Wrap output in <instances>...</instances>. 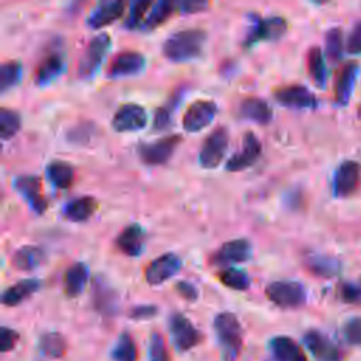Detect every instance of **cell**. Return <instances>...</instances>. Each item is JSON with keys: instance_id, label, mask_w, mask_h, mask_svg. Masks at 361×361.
I'll list each match as a JSON object with an SVG mask.
<instances>
[{"instance_id": "cell-1", "label": "cell", "mask_w": 361, "mask_h": 361, "mask_svg": "<svg viewBox=\"0 0 361 361\" xmlns=\"http://www.w3.org/2000/svg\"><path fill=\"white\" fill-rule=\"evenodd\" d=\"M206 32L200 28L178 30L168 35L161 47L164 56L171 62H186L202 55Z\"/></svg>"}, {"instance_id": "cell-2", "label": "cell", "mask_w": 361, "mask_h": 361, "mask_svg": "<svg viewBox=\"0 0 361 361\" xmlns=\"http://www.w3.org/2000/svg\"><path fill=\"white\" fill-rule=\"evenodd\" d=\"M213 327L221 348L224 361H235L243 345V329L237 316L231 312H220L213 320Z\"/></svg>"}, {"instance_id": "cell-3", "label": "cell", "mask_w": 361, "mask_h": 361, "mask_svg": "<svg viewBox=\"0 0 361 361\" xmlns=\"http://www.w3.org/2000/svg\"><path fill=\"white\" fill-rule=\"evenodd\" d=\"M251 28L248 30L243 45L250 48L261 41H276L288 30V21L281 16L259 17L258 14H250Z\"/></svg>"}, {"instance_id": "cell-4", "label": "cell", "mask_w": 361, "mask_h": 361, "mask_svg": "<svg viewBox=\"0 0 361 361\" xmlns=\"http://www.w3.org/2000/svg\"><path fill=\"white\" fill-rule=\"evenodd\" d=\"M111 45V38L107 32L96 34L82 51L78 61V76L80 79L92 78L100 68L106 54Z\"/></svg>"}, {"instance_id": "cell-5", "label": "cell", "mask_w": 361, "mask_h": 361, "mask_svg": "<svg viewBox=\"0 0 361 361\" xmlns=\"http://www.w3.org/2000/svg\"><path fill=\"white\" fill-rule=\"evenodd\" d=\"M265 296L275 306L296 309L306 302V289L298 281H274L265 286Z\"/></svg>"}, {"instance_id": "cell-6", "label": "cell", "mask_w": 361, "mask_h": 361, "mask_svg": "<svg viewBox=\"0 0 361 361\" xmlns=\"http://www.w3.org/2000/svg\"><path fill=\"white\" fill-rule=\"evenodd\" d=\"M228 145V133L224 127L219 126L212 130L204 138L199 151V165L204 169H213L223 161Z\"/></svg>"}, {"instance_id": "cell-7", "label": "cell", "mask_w": 361, "mask_h": 361, "mask_svg": "<svg viewBox=\"0 0 361 361\" xmlns=\"http://www.w3.org/2000/svg\"><path fill=\"white\" fill-rule=\"evenodd\" d=\"M182 138L179 134H171L161 137L155 141L151 142H142L138 145L137 152L140 159L145 165L157 166V165H164L165 162L169 161L172 154L175 152L176 147L180 144Z\"/></svg>"}, {"instance_id": "cell-8", "label": "cell", "mask_w": 361, "mask_h": 361, "mask_svg": "<svg viewBox=\"0 0 361 361\" xmlns=\"http://www.w3.org/2000/svg\"><path fill=\"white\" fill-rule=\"evenodd\" d=\"M275 100L288 107L295 110H313L317 107V97L313 92H310L303 85H286L276 87L274 90Z\"/></svg>"}, {"instance_id": "cell-9", "label": "cell", "mask_w": 361, "mask_h": 361, "mask_svg": "<svg viewBox=\"0 0 361 361\" xmlns=\"http://www.w3.org/2000/svg\"><path fill=\"white\" fill-rule=\"evenodd\" d=\"M217 114V104L213 100L199 99L188 106L182 116V127L186 133H197L207 127Z\"/></svg>"}, {"instance_id": "cell-10", "label": "cell", "mask_w": 361, "mask_h": 361, "mask_svg": "<svg viewBox=\"0 0 361 361\" xmlns=\"http://www.w3.org/2000/svg\"><path fill=\"white\" fill-rule=\"evenodd\" d=\"M252 248L247 238H233L223 243L210 257V264L216 267H227L241 264L251 258Z\"/></svg>"}, {"instance_id": "cell-11", "label": "cell", "mask_w": 361, "mask_h": 361, "mask_svg": "<svg viewBox=\"0 0 361 361\" xmlns=\"http://www.w3.org/2000/svg\"><path fill=\"white\" fill-rule=\"evenodd\" d=\"M169 331L172 341L179 351H188L202 341L200 331L182 313H172L169 317Z\"/></svg>"}, {"instance_id": "cell-12", "label": "cell", "mask_w": 361, "mask_h": 361, "mask_svg": "<svg viewBox=\"0 0 361 361\" xmlns=\"http://www.w3.org/2000/svg\"><path fill=\"white\" fill-rule=\"evenodd\" d=\"M261 151L262 147L257 135L252 131H245L243 135L241 148L226 161V169L228 172H240L247 169L258 161Z\"/></svg>"}, {"instance_id": "cell-13", "label": "cell", "mask_w": 361, "mask_h": 361, "mask_svg": "<svg viewBox=\"0 0 361 361\" xmlns=\"http://www.w3.org/2000/svg\"><path fill=\"white\" fill-rule=\"evenodd\" d=\"M147 111L137 103L121 104L111 117V127L117 133L140 131L147 126Z\"/></svg>"}, {"instance_id": "cell-14", "label": "cell", "mask_w": 361, "mask_h": 361, "mask_svg": "<svg viewBox=\"0 0 361 361\" xmlns=\"http://www.w3.org/2000/svg\"><path fill=\"white\" fill-rule=\"evenodd\" d=\"M182 268V259L175 252H165L154 258L144 271V278L149 285H161Z\"/></svg>"}, {"instance_id": "cell-15", "label": "cell", "mask_w": 361, "mask_h": 361, "mask_svg": "<svg viewBox=\"0 0 361 361\" xmlns=\"http://www.w3.org/2000/svg\"><path fill=\"white\" fill-rule=\"evenodd\" d=\"M361 179V168L358 162L347 159L343 161L334 171L333 175V195L336 197H347L350 196L360 183Z\"/></svg>"}, {"instance_id": "cell-16", "label": "cell", "mask_w": 361, "mask_h": 361, "mask_svg": "<svg viewBox=\"0 0 361 361\" xmlns=\"http://www.w3.org/2000/svg\"><path fill=\"white\" fill-rule=\"evenodd\" d=\"M13 186L24 197L32 212L42 214L47 209V199L41 193V179L37 175H18L13 179Z\"/></svg>"}, {"instance_id": "cell-17", "label": "cell", "mask_w": 361, "mask_h": 361, "mask_svg": "<svg viewBox=\"0 0 361 361\" xmlns=\"http://www.w3.org/2000/svg\"><path fill=\"white\" fill-rule=\"evenodd\" d=\"M145 66V58L137 51H121L110 61L106 75L109 78H127L140 73Z\"/></svg>"}, {"instance_id": "cell-18", "label": "cell", "mask_w": 361, "mask_h": 361, "mask_svg": "<svg viewBox=\"0 0 361 361\" xmlns=\"http://www.w3.org/2000/svg\"><path fill=\"white\" fill-rule=\"evenodd\" d=\"M303 343L317 361H341L340 348L319 330H307Z\"/></svg>"}, {"instance_id": "cell-19", "label": "cell", "mask_w": 361, "mask_h": 361, "mask_svg": "<svg viewBox=\"0 0 361 361\" xmlns=\"http://www.w3.org/2000/svg\"><path fill=\"white\" fill-rule=\"evenodd\" d=\"M114 244L127 257H138L144 250L145 231L141 224L131 223L117 234Z\"/></svg>"}, {"instance_id": "cell-20", "label": "cell", "mask_w": 361, "mask_h": 361, "mask_svg": "<svg viewBox=\"0 0 361 361\" xmlns=\"http://www.w3.org/2000/svg\"><path fill=\"white\" fill-rule=\"evenodd\" d=\"M124 1L120 0H109V1H102L96 4V7L89 13L86 18L87 27L93 30L103 28L113 21L118 20L124 14Z\"/></svg>"}, {"instance_id": "cell-21", "label": "cell", "mask_w": 361, "mask_h": 361, "mask_svg": "<svg viewBox=\"0 0 361 361\" xmlns=\"http://www.w3.org/2000/svg\"><path fill=\"white\" fill-rule=\"evenodd\" d=\"M65 69V59L59 51H52L47 54L37 65L34 71V83L37 86H44L58 78Z\"/></svg>"}, {"instance_id": "cell-22", "label": "cell", "mask_w": 361, "mask_h": 361, "mask_svg": "<svg viewBox=\"0 0 361 361\" xmlns=\"http://www.w3.org/2000/svg\"><path fill=\"white\" fill-rule=\"evenodd\" d=\"M357 78H358V65L355 62L345 63L344 68H341V71L338 72L336 85H334V100L338 106L348 104Z\"/></svg>"}, {"instance_id": "cell-23", "label": "cell", "mask_w": 361, "mask_h": 361, "mask_svg": "<svg viewBox=\"0 0 361 361\" xmlns=\"http://www.w3.org/2000/svg\"><path fill=\"white\" fill-rule=\"evenodd\" d=\"M240 116L257 124L265 126L272 120V109L267 100L258 96H248L240 103Z\"/></svg>"}, {"instance_id": "cell-24", "label": "cell", "mask_w": 361, "mask_h": 361, "mask_svg": "<svg viewBox=\"0 0 361 361\" xmlns=\"http://www.w3.org/2000/svg\"><path fill=\"white\" fill-rule=\"evenodd\" d=\"M269 350L275 361H307L302 347L286 336H276L269 341Z\"/></svg>"}, {"instance_id": "cell-25", "label": "cell", "mask_w": 361, "mask_h": 361, "mask_svg": "<svg viewBox=\"0 0 361 361\" xmlns=\"http://www.w3.org/2000/svg\"><path fill=\"white\" fill-rule=\"evenodd\" d=\"M305 265L316 276L333 278L341 271V261L327 254L312 252L305 257Z\"/></svg>"}, {"instance_id": "cell-26", "label": "cell", "mask_w": 361, "mask_h": 361, "mask_svg": "<svg viewBox=\"0 0 361 361\" xmlns=\"http://www.w3.org/2000/svg\"><path fill=\"white\" fill-rule=\"evenodd\" d=\"M97 209V202L93 196H79L66 202L62 207V214L65 219L73 223H82L92 217Z\"/></svg>"}, {"instance_id": "cell-27", "label": "cell", "mask_w": 361, "mask_h": 361, "mask_svg": "<svg viewBox=\"0 0 361 361\" xmlns=\"http://www.w3.org/2000/svg\"><path fill=\"white\" fill-rule=\"evenodd\" d=\"M45 259V252L38 245L18 247L11 255V265L18 271H32Z\"/></svg>"}, {"instance_id": "cell-28", "label": "cell", "mask_w": 361, "mask_h": 361, "mask_svg": "<svg viewBox=\"0 0 361 361\" xmlns=\"http://www.w3.org/2000/svg\"><path fill=\"white\" fill-rule=\"evenodd\" d=\"M89 279V269L83 262H73L63 274V289L69 298L82 293Z\"/></svg>"}, {"instance_id": "cell-29", "label": "cell", "mask_w": 361, "mask_h": 361, "mask_svg": "<svg viewBox=\"0 0 361 361\" xmlns=\"http://www.w3.org/2000/svg\"><path fill=\"white\" fill-rule=\"evenodd\" d=\"M39 289V281L34 278L23 279L16 282L14 285L4 289L1 293V303L4 306H17L27 298H30L34 292Z\"/></svg>"}, {"instance_id": "cell-30", "label": "cell", "mask_w": 361, "mask_h": 361, "mask_svg": "<svg viewBox=\"0 0 361 361\" xmlns=\"http://www.w3.org/2000/svg\"><path fill=\"white\" fill-rule=\"evenodd\" d=\"M48 180L58 189H68L75 179L73 166L62 159H54L45 166Z\"/></svg>"}, {"instance_id": "cell-31", "label": "cell", "mask_w": 361, "mask_h": 361, "mask_svg": "<svg viewBox=\"0 0 361 361\" xmlns=\"http://www.w3.org/2000/svg\"><path fill=\"white\" fill-rule=\"evenodd\" d=\"M93 303H94V307L103 314H113L117 309L116 292L100 278L94 281Z\"/></svg>"}, {"instance_id": "cell-32", "label": "cell", "mask_w": 361, "mask_h": 361, "mask_svg": "<svg viewBox=\"0 0 361 361\" xmlns=\"http://www.w3.org/2000/svg\"><path fill=\"white\" fill-rule=\"evenodd\" d=\"M307 72L317 87H324L327 80V69L323 52L319 47H312L306 55Z\"/></svg>"}, {"instance_id": "cell-33", "label": "cell", "mask_w": 361, "mask_h": 361, "mask_svg": "<svg viewBox=\"0 0 361 361\" xmlns=\"http://www.w3.org/2000/svg\"><path fill=\"white\" fill-rule=\"evenodd\" d=\"M182 93H183V89H176L173 92V94L171 96V99H168V102L165 104H162L161 107H158L155 110L154 120H152L154 131H162L169 127V124L172 121V116L176 110V106H178L180 97H182Z\"/></svg>"}, {"instance_id": "cell-34", "label": "cell", "mask_w": 361, "mask_h": 361, "mask_svg": "<svg viewBox=\"0 0 361 361\" xmlns=\"http://www.w3.org/2000/svg\"><path fill=\"white\" fill-rule=\"evenodd\" d=\"M176 4L171 3V1H157L151 6L142 25L141 30L144 31H151L154 28H157L158 25H161L162 23H165L172 13L175 11Z\"/></svg>"}, {"instance_id": "cell-35", "label": "cell", "mask_w": 361, "mask_h": 361, "mask_svg": "<svg viewBox=\"0 0 361 361\" xmlns=\"http://www.w3.org/2000/svg\"><path fill=\"white\" fill-rule=\"evenodd\" d=\"M39 350L47 358H61L66 351V341L62 334L49 331L41 336Z\"/></svg>"}, {"instance_id": "cell-36", "label": "cell", "mask_w": 361, "mask_h": 361, "mask_svg": "<svg viewBox=\"0 0 361 361\" xmlns=\"http://www.w3.org/2000/svg\"><path fill=\"white\" fill-rule=\"evenodd\" d=\"M111 358L114 361H137V345L130 333L120 334L111 350Z\"/></svg>"}, {"instance_id": "cell-37", "label": "cell", "mask_w": 361, "mask_h": 361, "mask_svg": "<svg viewBox=\"0 0 361 361\" xmlns=\"http://www.w3.org/2000/svg\"><path fill=\"white\" fill-rule=\"evenodd\" d=\"M23 66L17 59L4 61L0 65V90L6 93L8 89L16 86L21 79Z\"/></svg>"}, {"instance_id": "cell-38", "label": "cell", "mask_w": 361, "mask_h": 361, "mask_svg": "<svg viewBox=\"0 0 361 361\" xmlns=\"http://www.w3.org/2000/svg\"><path fill=\"white\" fill-rule=\"evenodd\" d=\"M217 278L224 286L234 290H245L250 286L248 275L238 268H224L217 274Z\"/></svg>"}, {"instance_id": "cell-39", "label": "cell", "mask_w": 361, "mask_h": 361, "mask_svg": "<svg viewBox=\"0 0 361 361\" xmlns=\"http://www.w3.org/2000/svg\"><path fill=\"white\" fill-rule=\"evenodd\" d=\"M21 128V117L16 110L0 109V135L1 140H10Z\"/></svg>"}, {"instance_id": "cell-40", "label": "cell", "mask_w": 361, "mask_h": 361, "mask_svg": "<svg viewBox=\"0 0 361 361\" xmlns=\"http://www.w3.org/2000/svg\"><path fill=\"white\" fill-rule=\"evenodd\" d=\"M154 3L151 1H145V0H138V1H133L131 6H130V10H128V14H127V18L124 21V25L126 28L128 30H135V28H141L151 6Z\"/></svg>"}, {"instance_id": "cell-41", "label": "cell", "mask_w": 361, "mask_h": 361, "mask_svg": "<svg viewBox=\"0 0 361 361\" xmlns=\"http://www.w3.org/2000/svg\"><path fill=\"white\" fill-rule=\"evenodd\" d=\"M326 54L330 61L337 62L343 55V32L338 27L330 28L326 32Z\"/></svg>"}, {"instance_id": "cell-42", "label": "cell", "mask_w": 361, "mask_h": 361, "mask_svg": "<svg viewBox=\"0 0 361 361\" xmlns=\"http://www.w3.org/2000/svg\"><path fill=\"white\" fill-rule=\"evenodd\" d=\"M338 298L348 305H361V285L354 282H341L337 286Z\"/></svg>"}, {"instance_id": "cell-43", "label": "cell", "mask_w": 361, "mask_h": 361, "mask_svg": "<svg viewBox=\"0 0 361 361\" xmlns=\"http://www.w3.org/2000/svg\"><path fill=\"white\" fill-rule=\"evenodd\" d=\"M149 361H169L168 350L164 337L154 331L149 338Z\"/></svg>"}, {"instance_id": "cell-44", "label": "cell", "mask_w": 361, "mask_h": 361, "mask_svg": "<svg viewBox=\"0 0 361 361\" xmlns=\"http://www.w3.org/2000/svg\"><path fill=\"white\" fill-rule=\"evenodd\" d=\"M343 330L348 343L361 345V317H353L347 320Z\"/></svg>"}, {"instance_id": "cell-45", "label": "cell", "mask_w": 361, "mask_h": 361, "mask_svg": "<svg viewBox=\"0 0 361 361\" xmlns=\"http://www.w3.org/2000/svg\"><path fill=\"white\" fill-rule=\"evenodd\" d=\"M92 128L93 126L90 123H80L69 131L68 138L75 144H86L90 140Z\"/></svg>"}, {"instance_id": "cell-46", "label": "cell", "mask_w": 361, "mask_h": 361, "mask_svg": "<svg viewBox=\"0 0 361 361\" xmlns=\"http://www.w3.org/2000/svg\"><path fill=\"white\" fill-rule=\"evenodd\" d=\"M18 338H20V334L16 330L3 326L0 329V348H1V353H7V351L13 350L16 347Z\"/></svg>"}, {"instance_id": "cell-47", "label": "cell", "mask_w": 361, "mask_h": 361, "mask_svg": "<svg viewBox=\"0 0 361 361\" xmlns=\"http://www.w3.org/2000/svg\"><path fill=\"white\" fill-rule=\"evenodd\" d=\"M345 48H347V52H350L353 55L361 54V20L351 30Z\"/></svg>"}, {"instance_id": "cell-48", "label": "cell", "mask_w": 361, "mask_h": 361, "mask_svg": "<svg viewBox=\"0 0 361 361\" xmlns=\"http://www.w3.org/2000/svg\"><path fill=\"white\" fill-rule=\"evenodd\" d=\"M175 290L185 299V300H189V302H195L199 296V290L197 288L188 282V281H178L175 283Z\"/></svg>"}, {"instance_id": "cell-49", "label": "cell", "mask_w": 361, "mask_h": 361, "mask_svg": "<svg viewBox=\"0 0 361 361\" xmlns=\"http://www.w3.org/2000/svg\"><path fill=\"white\" fill-rule=\"evenodd\" d=\"M158 309L154 306V305H140V306H135L130 310L128 316L131 319H135V320H144V319H151L157 314Z\"/></svg>"}, {"instance_id": "cell-50", "label": "cell", "mask_w": 361, "mask_h": 361, "mask_svg": "<svg viewBox=\"0 0 361 361\" xmlns=\"http://www.w3.org/2000/svg\"><path fill=\"white\" fill-rule=\"evenodd\" d=\"M176 7L179 8V13L182 14H192V13H200L209 7V3L206 1H182L178 3Z\"/></svg>"}]
</instances>
